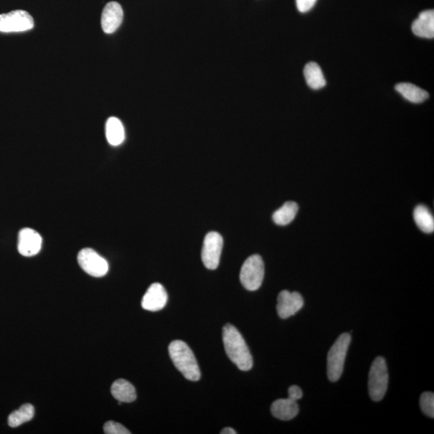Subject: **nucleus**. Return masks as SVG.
Returning <instances> with one entry per match:
<instances>
[{"label": "nucleus", "mask_w": 434, "mask_h": 434, "mask_svg": "<svg viewBox=\"0 0 434 434\" xmlns=\"http://www.w3.org/2000/svg\"><path fill=\"white\" fill-rule=\"evenodd\" d=\"M288 395L290 399L297 401L303 397V393L299 386L292 385L289 387Z\"/></svg>", "instance_id": "obj_25"}, {"label": "nucleus", "mask_w": 434, "mask_h": 434, "mask_svg": "<svg viewBox=\"0 0 434 434\" xmlns=\"http://www.w3.org/2000/svg\"><path fill=\"white\" fill-rule=\"evenodd\" d=\"M412 30L417 37L433 39L434 37L433 10H427L421 12L419 17L413 22Z\"/></svg>", "instance_id": "obj_13"}, {"label": "nucleus", "mask_w": 434, "mask_h": 434, "mask_svg": "<svg viewBox=\"0 0 434 434\" xmlns=\"http://www.w3.org/2000/svg\"><path fill=\"white\" fill-rule=\"evenodd\" d=\"M34 19L24 10H15L9 13L0 15V33H22L33 29Z\"/></svg>", "instance_id": "obj_6"}, {"label": "nucleus", "mask_w": 434, "mask_h": 434, "mask_svg": "<svg viewBox=\"0 0 434 434\" xmlns=\"http://www.w3.org/2000/svg\"><path fill=\"white\" fill-rule=\"evenodd\" d=\"M396 90L412 103H422L428 98V92L411 83H400L396 85Z\"/></svg>", "instance_id": "obj_17"}, {"label": "nucleus", "mask_w": 434, "mask_h": 434, "mask_svg": "<svg viewBox=\"0 0 434 434\" xmlns=\"http://www.w3.org/2000/svg\"><path fill=\"white\" fill-rule=\"evenodd\" d=\"M78 262L81 268L92 277L101 278L109 272L107 260L93 249H81L78 255Z\"/></svg>", "instance_id": "obj_7"}, {"label": "nucleus", "mask_w": 434, "mask_h": 434, "mask_svg": "<svg viewBox=\"0 0 434 434\" xmlns=\"http://www.w3.org/2000/svg\"><path fill=\"white\" fill-rule=\"evenodd\" d=\"M272 412L274 417L283 421L292 420L298 415L299 408L297 401L287 398L275 401L272 406Z\"/></svg>", "instance_id": "obj_14"}, {"label": "nucleus", "mask_w": 434, "mask_h": 434, "mask_svg": "<svg viewBox=\"0 0 434 434\" xmlns=\"http://www.w3.org/2000/svg\"><path fill=\"white\" fill-rule=\"evenodd\" d=\"M389 385V374L386 361L377 357L372 362L369 376V390L371 399L381 401L384 398Z\"/></svg>", "instance_id": "obj_4"}, {"label": "nucleus", "mask_w": 434, "mask_h": 434, "mask_svg": "<svg viewBox=\"0 0 434 434\" xmlns=\"http://www.w3.org/2000/svg\"><path fill=\"white\" fill-rule=\"evenodd\" d=\"M42 237L38 232L33 228H23L19 233L18 251L24 257L35 256L42 249Z\"/></svg>", "instance_id": "obj_9"}, {"label": "nucleus", "mask_w": 434, "mask_h": 434, "mask_svg": "<svg viewBox=\"0 0 434 434\" xmlns=\"http://www.w3.org/2000/svg\"><path fill=\"white\" fill-rule=\"evenodd\" d=\"M173 364L188 381H198L201 374L190 347L181 340L172 341L168 347Z\"/></svg>", "instance_id": "obj_2"}, {"label": "nucleus", "mask_w": 434, "mask_h": 434, "mask_svg": "<svg viewBox=\"0 0 434 434\" xmlns=\"http://www.w3.org/2000/svg\"><path fill=\"white\" fill-rule=\"evenodd\" d=\"M317 0H296L298 10L300 12H308L315 6Z\"/></svg>", "instance_id": "obj_24"}, {"label": "nucleus", "mask_w": 434, "mask_h": 434, "mask_svg": "<svg viewBox=\"0 0 434 434\" xmlns=\"http://www.w3.org/2000/svg\"><path fill=\"white\" fill-rule=\"evenodd\" d=\"M303 296L298 292L283 290L278 294L277 311L280 318L288 319L303 308Z\"/></svg>", "instance_id": "obj_10"}, {"label": "nucleus", "mask_w": 434, "mask_h": 434, "mask_svg": "<svg viewBox=\"0 0 434 434\" xmlns=\"http://www.w3.org/2000/svg\"><path fill=\"white\" fill-rule=\"evenodd\" d=\"M35 408L31 404H24L11 413L8 417V425L12 428L18 427L33 419Z\"/></svg>", "instance_id": "obj_21"}, {"label": "nucleus", "mask_w": 434, "mask_h": 434, "mask_svg": "<svg viewBox=\"0 0 434 434\" xmlns=\"http://www.w3.org/2000/svg\"><path fill=\"white\" fill-rule=\"evenodd\" d=\"M223 238L217 232L208 233L204 238L201 258L204 267L208 269H216L221 260Z\"/></svg>", "instance_id": "obj_8"}, {"label": "nucleus", "mask_w": 434, "mask_h": 434, "mask_svg": "<svg viewBox=\"0 0 434 434\" xmlns=\"http://www.w3.org/2000/svg\"><path fill=\"white\" fill-rule=\"evenodd\" d=\"M222 434H236L237 433L236 431L233 430L232 428H224V430L221 432Z\"/></svg>", "instance_id": "obj_26"}, {"label": "nucleus", "mask_w": 434, "mask_h": 434, "mask_svg": "<svg viewBox=\"0 0 434 434\" xmlns=\"http://www.w3.org/2000/svg\"><path fill=\"white\" fill-rule=\"evenodd\" d=\"M413 217L417 226L426 233H432L434 231V219L432 213L425 206H418L413 212Z\"/></svg>", "instance_id": "obj_20"}, {"label": "nucleus", "mask_w": 434, "mask_h": 434, "mask_svg": "<svg viewBox=\"0 0 434 434\" xmlns=\"http://www.w3.org/2000/svg\"><path fill=\"white\" fill-rule=\"evenodd\" d=\"M167 293L160 283H154L147 290L142 299V308L149 311H158L165 308Z\"/></svg>", "instance_id": "obj_12"}, {"label": "nucleus", "mask_w": 434, "mask_h": 434, "mask_svg": "<svg viewBox=\"0 0 434 434\" xmlns=\"http://www.w3.org/2000/svg\"><path fill=\"white\" fill-rule=\"evenodd\" d=\"M111 393L116 400L122 403H131L137 398L135 387L124 379H119L113 383Z\"/></svg>", "instance_id": "obj_15"}, {"label": "nucleus", "mask_w": 434, "mask_h": 434, "mask_svg": "<svg viewBox=\"0 0 434 434\" xmlns=\"http://www.w3.org/2000/svg\"><path fill=\"white\" fill-rule=\"evenodd\" d=\"M304 76L306 83L313 90L324 88L326 84L323 71L319 65L315 62H310L305 66Z\"/></svg>", "instance_id": "obj_18"}, {"label": "nucleus", "mask_w": 434, "mask_h": 434, "mask_svg": "<svg viewBox=\"0 0 434 434\" xmlns=\"http://www.w3.org/2000/svg\"><path fill=\"white\" fill-rule=\"evenodd\" d=\"M104 433L106 434H130L131 432L120 423L113 421L107 422L104 425Z\"/></svg>", "instance_id": "obj_23"}, {"label": "nucleus", "mask_w": 434, "mask_h": 434, "mask_svg": "<svg viewBox=\"0 0 434 434\" xmlns=\"http://www.w3.org/2000/svg\"><path fill=\"white\" fill-rule=\"evenodd\" d=\"M124 19V10L117 2L106 5L101 14V28L106 34H112L120 27Z\"/></svg>", "instance_id": "obj_11"}, {"label": "nucleus", "mask_w": 434, "mask_h": 434, "mask_svg": "<svg viewBox=\"0 0 434 434\" xmlns=\"http://www.w3.org/2000/svg\"><path fill=\"white\" fill-rule=\"evenodd\" d=\"M299 211L298 204L289 201L285 203L282 207L273 214V221L278 226H287L294 221Z\"/></svg>", "instance_id": "obj_19"}, {"label": "nucleus", "mask_w": 434, "mask_h": 434, "mask_svg": "<svg viewBox=\"0 0 434 434\" xmlns=\"http://www.w3.org/2000/svg\"><path fill=\"white\" fill-rule=\"evenodd\" d=\"M265 275L263 260L259 255H252L244 262L240 280L244 288L250 291L258 290L262 285Z\"/></svg>", "instance_id": "obj_5"}, {"label": "nucleus", "mask_w": 434, "mask_h": 434, "mask_svg": "<svg viewBox=\"0 0 434 434\" xmlns=\"http://www.w3.org/2000/svg\"><path fill=\"white\" fill-rule=\"evenodd\" d=\"M351 340L350 334H342L331 347L328 354V376L331 381H338L343 374L346 356Z\"/></svg>", "instance_id": "obj_3"}, {"label": "nucleus", "mask_w": 434, "mask_h": 434, "mask_svg": "<svg viewBox=\"0 0 434 434\" xmlns=\"http://www.w3.org/2000/svg\"><path fill=\"white\" fill-rule=\"evenodd\" d=\"M422 410L428 417H434V394L432 392H423L420 398Z\"/></svg>", "instance_id": "obj_22"}, {"label": "nucleus", "mask_w": 434, "mask_h": 434, "mask_svg": "<svg viewBox=\"0 0 434 434\" xmlns=\"http://www.w3.org/2000/svg\"><path fill=\"white\" fill-rule=\"evenodd\" d=\"M223 342L228 358L240 370L247 372L252 369L253 361L249 347L234 326H224Z\"/></svg>", "instance_id": "obj_1"}, {"label": "nucleus", "mask_w": 434, "mask_h": 434, "mask_svg": "<svg viewBox=\"0 0 434 434\" xmlns=\"http://www.w3.org/2000/svg\"><path fill=\"white\" fill-rule=\"evenodd\" d=\"M106 136L111 146H119L125 140V130L122 122L115 117H111L106 122Z\"/></svg>", "instance_id": "obj_16"}]
</instances>
